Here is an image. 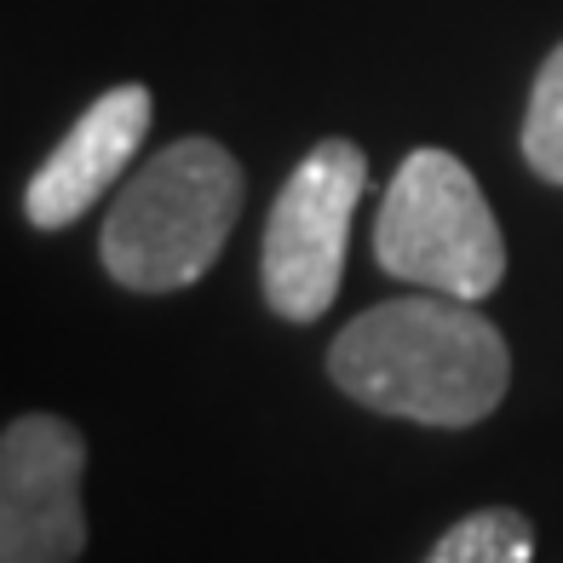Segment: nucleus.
Wrapping results in <instances>:
<instances>
[{"label":"nucleus","mask_w":563,"mask_h":563,"mask_svg":"<svg viewBox=\"0 0 563 563\" xmlns=\"http://www.w3.org/2000/svg\"><path fill=\"white\" fill-rule=\"evenodd\" d=\"M150 133V92L139 81L110 87L104 98H92L87 115L58 139V150L35 167L30 190H23V213L35 230H64L75 224L115 178L126 173L133 150Z\"/></svg>","instance_id":"6"},{"label":"nucleus","mask_w":563,"mask_h":563,"mask_svg":"<svg viewBox=\"0 0 563 563\" xmlns=\"http://www.w3.org/2000/svg\"><path fill=\"white\" fill-rule=\"evenodd\" d=\"M523 156L547 185H563V41L547 53L541 75H534L529 115H523Z\"/></svg>","instance_id":"8"},{"label":"nucleus","mask_w":563,"mask_h":563,"mask_svg":"<svg viewBox=\"0 0 563 563\" xmlns=\"http://www.w3.org/2000/svg\"><path fill=\"white\" fill-rule=\"evenodd\" d=\"M87 443L58 415H18L0 438V563H75Z\"/></svg>","instance_id":"5"},{"label":"nucleus","mask_w":563,"mask_h":563,"mask_svg":"<svg viewBox=\"0 0 563 563\" xmlns=\"http://www.w3.org/2000/svg\"><path fill=\"white\" fill-rule=\"evenodd\" d=\"M426 563H534V529L518 506H483L460 518Z\"/></svg>","instance_id":"7"},{"label":"nucleus","mask_w":563,"mask_h":563,"mask_svg":"<svg viewBox=\"0 0 563 563\" xmlns=\"http://www.w3.org/2000/svg\"><path fill=\"white\" fill-rule=\"evenodd\" d=\"M328 379L374 415L460 431L500 408L511 351L472 299L426 288L345 322L328 345Z\"/></svg>","instance_id":"1"},{"label":"nucleus","mask_w":563,"mask_h":563,"mask_svg":"<svg viewBox=\"0 0 563 563\" xmlns=\"http://www.w3.org/2000/svg\"><path fill=\"white\" fill-rule=\"evenodd\" d=\"M242 219V162L219 139H178L121 185L98 230L104 271L133 294H173L208 276Z\"/></svg>","instance_id":"2"},{"label":"nucleus","mask_w":563,"mask_h":563,"mask_svg":"<svg viewBox=\"0 0 563 563\" xmlns=\"http://www.w3.org/2000/svg\"><path fill=\"white\" fill-rule=\"evenodd\" d=\"M374 260L386 276L449 299H489L506 276V236L472 167L449 150H415L379 201Z\"/></svg>","instance_id":"3"},{"label":"nucleus","mask_w":563,"mask_h":563,"mask_svg":"<svg viewBox=\"0 0 563 563\" xmlns=\"http://www.w3.org/2000/svg\"><path fill=\"white\" fill-rule=\"evenodd\" d=\"M363 190H368V156L351 139H322L276 190L265 219L260 282L265 305L282 322H317L334 305L351 247V213Z\"/></svg>","instance_id":"4"}]
</instances>
